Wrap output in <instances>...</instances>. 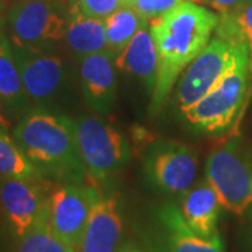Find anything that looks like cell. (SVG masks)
<instances>
[{
	"label": "cell",
	"mask_w": 252,
	"mask_h": 252,
	"mask_svg": "<svg viewBox=\"0 0 252 252\" xmlns=\"http://www.w3.org/2000/svg\"><path fill=\"white\" fill-rule=\"evenodd\" d=\"M76 127L81 158L93 182L105 184L127 165L129 142L115 126L98 117L81 115Z\"/></svg>",
	"instance_id": "cell-6"
},
{
	"label": "cell",
	"mask_w": 252,
	"mask_h": 252,
	"mask_svg": "<svg viewBox=\"0 0 252 252\" xmlns=\"http://www.w3.org/2000/svg\"><path fill=\"white\" fill-rule=\"evenodd\" d=\"M49 192L45 180L0 178V213L17 241L48 220Z\"/></svg>",
	"instance_id": "cell-9"
},
{
	"label": "cell",
	"mask_w": 252,
	"mask_h": 252,
	"mask_svg": "<svg viewBox=\"0 0 252 252\" xmlns=\"http://www.w3.org/2000/svg\"><path fill=\"white\" fill-rule=\"evenodd\" d=\"M243 0H209V4L213 11H216L217 14H224V13H228L233 9H235Z\"/></svg>",
	"instance_id": "cell-25"
},
{
	"label": "cell",
	"mask_w": 252,
	"mask_h": 252,
	"mask_svg": "<svg viewBox=\"0 0 252 252\" xmlns=\"http://www.w3.org/2000/svg\"><path fill=\"white\" fill-rule=\"evenodd\" d=\"M0 124L1 125H6L10 126V121L6 117V114H4V111H3V107H1V102H0Z\"/></svg>",
	"instance_id": "cell-29"
},
{
	"label": "cell",
	"mask_w": 252,
	"mask_h": 252,
	"mask_svg": "<svg viewBox=\"0 0 252 252\" xmlns=\"http://www.w3.org/2000/svg\"><path fill=\"white\" fill-rule=\"evenodd\" d=\"M13 136L45 180L84 184L87 171L79 149L76 121L66 114L32 107L17 121Z\"/></svg>",
	"instance_id": "cell-2"
},
{
	"label": "cell",
	"mask_w": 252,
	"mask_h": 252,
	"mask_svg": "<svg viewBox=\"0 0 252 252\" xmlns=\"http://www.w3.org/2000/svg\"><path fill=\"white\" fill-rule=\"evenodd\" d=\"M72 6L87 17L105 21L115 11L126 6V0H76Z\"/></svg>",
	"instance_id": "cell-24"
},
{
	"label": "cell",
	"mask_w": 252,
	"mask_h": 252,
	"mask_svg": "<svg viewBox=\"0 0 252 252\" xmlns=\"http://www.w3.org/2000/svg\"><path fill=\"white\" fill-rule=\"evenodd\" d=\"M216 36L245 44L252 52V0H243L235 9L220 14Z\"/></svg>",
	"instance_id": "cell-21"
},
{
	"label": "cell",
	"mask_w": 252,
	"mask_h": 252,
	"mask_svg": "<svg viewBox=\"0 0 252 252\" xmlns=\"http://www.w3.org/2000/svg\"><path fill=\"white\" fill-rule=\"evenodd\" d=\"M115 62L119 70L142 83L144 89L153 94L158 70V54L149 23L139 30L125 51L115 58Z\"/></svg>",
	"instance_id": "cell-16"
},
{
	"label": "cell",
	"mask_w": 252,
	"mask_h": 252,
	"mask_svg": "<svg viewBox=\"0 0 252 252\" xmlns=\"http://www.w3.org/2000/svg\"><path fill=\"white\" fill-rule=\"evenodd\" d=\"M147 240L156 252H224L220 234L205 238L196 234L175 203H165L154 212Z\"/></svg>",
	"instance_id": "cell-12"
},
{
	"label": "cell",
	"mask_w": 252,
	"mask_h": 252,
	"mask_svg": "<svg viewBox=\"0 0 252 252\" xmlns=\"http://www.w3.org/2000/svg\"><path fill=\"white\" fill-rule=\"evenodd\" d=\"M193 3H198L200 6H205V4H209V0H190Z\"/></svg>",
	"instance_id": "cell-31"
},
{
	"label": "cell",
	"mask_w": 252,
	"mask_h": 252,
	"mask_svg": "<svg viewBox=\"0 0 252 252\" xmlns=\"http://www.w3.org/2000/svg\"><path fill=\"white\" fill-rule=\"evenodd\" d=\"M245 225L243 230V251L252 252V213L244 219Z\"/></svg>",
	"instance_id": "cell-26"
},
{
	"label": "cell",
	"mask_w": 252,
	"mask_h": 252,
	"mask_svg": "<svg viewBox=\"0 0 252 252\" xmlns=\"http://www.w3.org/2000/svg\"><path fill=\"white\" fill-rule=\"evenodd\" d=\"M122 235V212L117 193L97 190L83 233L79 252H118Z\"/></svg>",
	"instance_id": "cell-14"
},
{
	"label": "cell",
	"mask_w": 252,
	"mask_h": 252,
	"mask_svg": "<svg viewBox=\"0 0 252 252\" xmlns=\"http://www.w3.org/2000/svg\"><path fill=\"white\" fill-rule=\"evenodd\" d=\"M185 0H126V6L132 7L149 23L160 20L170 10Z\"/></svg>",
	"instance_id": "cell-23"
},
{
	"label": "cell",
	"mask_w": 252,
	"mask_h": 252,
	"mask_svg": "<svg viewBox=\"0 0 252 252\" xmlns=\"http://www.w3.org/2000/svg\"><path fill=\"white\" fill-rule=\"evenodd\" d=\"M206 180L225 210L245 219L252 213V144L233 136L206 161Z\"/></svg>",
	"instance_id": "cell-4"
},
{
	"label": "cell",
	"mask_w": 252,
	"mask_h": 252,
	"mask_svg": "<svg viewBox=\"0 0 252 252\" xmlns=\"http://www.w3.org/2000/svg\"><path fill=\"white\" fill-rule=\"evenodd\" d=\"M10 126L0 124V178L45 180L21 150L20 144L10 135Z\"/></svg>",
	"instance_id": "cell-19"
},
{
	"label": "cell",
	"mask_w": 252,
	"mask_h": 252,
	"mask_svg": "<svg viewBox=\"0 0 252 252\" xmlns=\"http://www.w3.org/2000/svg\"><path fill=\"white\" fill-rule=\"evenodd\" d=\"M97 190L94 185L61 182L49 192L48 224L59 240L77 251Z\"/></svg>",
	"instance_id": "cell-11"
},
{
	"label": "cell",
	"mask_w": 252,
	"mask_h": 252,
	"mask_svg": "<svg viewBox=\"0 0 252 252\" xmlns=\"http://www.w3.org/2000/svg\"><path fill=\"white\" fill-rule=\"evenodd\" d=\"M0 102L9 121H20L32 108L4 30L0 31Z\"/></svg>",
	"instance_id": "cell-17"
},
{
	"label": "cell",
	"mask_w": 252,
	"mask_h": 252,
	"mask_svg": "<svg viewBox=\"0 0 252 252\" xmlns=\"http://www.w3.org/2000/svg\"><path fill=\"white\" fill-rule=\"evenodd\" d=\"M1 30H3V26H0V31H1Z\"/></svg>",
	"instance_id": "cell-32"
},
{
	"label": "cell",
	"mask_w": 252,
	"mask_h": 252,
	"mask_svg": "<svg viewBox=\"0 0 252 252\" xmlns=\"http://www.w3.org/2000/svg\"><path fill=\"white\" fill-rule=\"evenodd\" d=\"M79 79L87 105L101 117L108 115L117 102L115 56L108 51H102L79 59Z\"/></svg>",
	"instance_id": "cell-13"
},
{
	"label": "cell",
	"mask_w": 252,
	"mask_h": 252,
	"mask_svg": "<svg viewBox=\"0 0 252 252\" xmlns=\"http://www.w3.org/2000/svg\"><path fill=\"white\" fill-rule=\"evenodd\" d=\"M11 4H13V0H0V26L3 27L6 24V16Z\"/></svg>",
	"instance_id": "cell-27"
},
{
	"label": "cell",
	"mask_w": 252,
	"mask_h": 252,
	"mask_svg": "<svg viewBox=\"0 0 252 252\" xmlns=\"http://www.w3.org/2000/svg\"><path fill=\"white\" fill-rule=\"evenodd\" d=\"M64 42L77 59L107 51V24L104 20L84 16L72 6Z\"/></svg>",
	"instance_id": "cell-18"
},
{
	"label": "cell",
	"mask_w": 252,
	"mask_h": 252,
	"mask_svg": "<svg viewBox=\"0 0 252 252\" xmlns=\"http://www.w3.org/2000/svg\"><path fill=\"white\" fill-rule=\"evenodd\" d=\"M139 13L129 6H124L122 9L115 11L111 17L105 20L107 24V51L117 58L121 55L133 36L139 32V30L147 24Z\"/></svg>",
	"instance_id": "cell-20"
},
{
	"label": "cell",
	"mask_w": 252,
	"mask_h": 252,
	"mask_svg": "<svg viewBox=\"0 0 252 252\" xmlns=\"http://www.w3.org/2000/svg\"><path fill=\"white\" fill-rule=\"evenodd\" d=\"M223 205L216 190L207 180L199 181L196 185L181 195L180 210L185 221L196 233L205 238L216 234Z\"/></svg>",
	"instance_id": "cell-15"
},
{
	"label": "cell",
	"mask_w": 252,
	"mask_h": 252,
	"mask_svg": "<svg viewBox=\"0 0 252 252\" xmlns=\"http://www.w3.org/2000/svg\"><path fill=\"white\" fill-rule=\"evenodd\" d=\"M220 16L198 3L185 0L160 20L149 23L158 54L157 80L150 109L158 112L190 62L210 42Z\"/></svg>",
	"instance_id": "cell-1"
},
{
	"label": "cell",
	"mask_w": 252,
	"mask_h": 252,
	"mask_svg": "<svg viewBox=\"0 0 252 252\" xmlns=\"http://www.w3.org/2000/svg\"><path fill=\"white\" fill-rule=\"evenodd\" d=\"M118 252H144V251H142L139 247H136V245H133V244H125V245H122V247L118 250Z\"/></svg>",
	"instance_id": "cell-28"
},
{
	"label": "cell",
	"mask_w": 252,
	"mask_h": 252,
	"mask_svg": "<svg viewBox=\"0 0 252 252\" xmlns=\"http://www.w3.org/2000/svg\"><path fill=\"white\" fill-rule=\"evenodd\" d=\"M70 7L56 0H16L6 16L10 39L54 51L64 41Z\"/></svg>",
	"instance_id": "cell-7"
},
{
	"label": "cell",
	"mask_w": 252,
	"mask_h": 252,
	"mask_svg": "<svg viewBox=\"0 0 252 252\" xmlns=\"http://www.w3.org/2000/svg\"><path fill=\"white\" fill-rule=\"evenodd\" d=\"M56 1L63 3V4H66V6H69V7H72V4L76 1V0H56Z\"/></svg>",
	"instance_id": "cell-30"
},
{
	"label": "cell",
	"mask_w": 252,
	"mask_h": 252,
	"mask_svg": "<svg viewBox=\"0 0 252 252\" xmlns=\"http://www.w3.org/2000/svg\"><path fill=\"white\" fill-rule=\"evenodd\" d=\"M251 89L252 52L245 44H238L234 62L228 70L203 98L199 99L192 108L182 112V118L200 133H227L243 115Z\"/></svg>",
	"instance_id": "cell-3"
},
{
	"label": "cell",
	"mask_w": 252,
	"mask_h": 252,
	"mask_svg": "<svg viewBox=\"0 0 252 252\" xmlns=\"http://www.w3.org/2000/svg\"><path fill=\"white\" fill-rule=\"evenodd\" d=\"M18 70L32 107L58 111L72 95V77L66 63L49 49L11 41Z\"/></svg>",
	"instance_id": "cell-5"
},
{
	"label": "cell",
	"mask_w": 252,
	"mask_h": 252,
	"mask_svg": "<svg viewBox=\"0 0 252 252\" xmlns=\"http://www.w3.org/2000/svg\"><path fill=\"white\" fill-rule=\"evenodd\" d=\"M16 252H79L52 233L48 220L34 227L17 241Z\"/></svg>",
	"instance_id": "cell-22"
},
{
	"label": "cell",
	"mask_w": 252,
	"mask_h": 252,
	"mask_svg": "<svg viewBox=\"0 0 252 252\" xmlns=\"http://www.w3.org/2000/svg\"><path fill=\"white\" fill-rule=\"evenodd\" d=\"M143 171L149 184L167 195H182L193 187L198 154L189 144L160 140L144 153Z\"/></svg>",
	"instance_id": "cell-8"
},
{
	"label": "cell",
	"mask_w": 252,
	"mask_h": 252,
	"mask_svg": "<svg viewBox=\"0 0 252 252\" xmlns=\"http://www.w3.org/2000/svg\"><path fill=\"white\" fill-rule=\"evenodd\" d=\"M238 44L220 36L210 39L206 48L190 62L175 86V102L181 114L206 95L233 64Z\"/></svg>",
	"instance_id": "cell-10"
}]
</instances>
